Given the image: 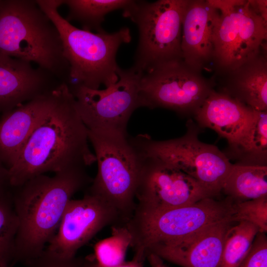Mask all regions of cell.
Returning a JSON list of instances; mask_svg holds the SVG:
<instances>
[{
	"label": "cell",
	"instance_id": "obj_33",
	"mask_svg": "<svg viewBox=\"0 0 267 267\" xmlns=\"http://www.w3.org/2000/svg\"><path fill=\"white\" fill-rule=\"evenodd\" d=\"M0 267H10L8 266H6V265H1L0 266Z\"/></svg>",
	"mask_w": 267,
	"mask_h": 267
},
{
	"label": "cell",
	"instance_id": "obj_11",
	"mask_svg": "<svg viewBox=\"0 0 267 267\" xmlns=\"http://www.w3.org/2000/svg\"><path fill=\"white\" fill-rule=\"evenodd\" d=\"M267 23L248 0L220 12L214 34L212 62L217 74L235 70L267 49Z\"/></svg>",
	"mask_w": 267,
	"mask_h": 267
},
{
	"label": "cell",
	"instance_id": "obj_20",
	"mask_svg": "<svg viewBox=\"0 0 267 267\" xmlns=\"http://www.w3.org/2000/svg\"><path fill=\"white\" fill-rule=\"evenodd\" d=\"M222 191L236 202L267 196V166L233 164Z\"/></svg>",
	"mask_w": 267,
	"mask_h": 267
},
{
	"label": "cell",
	"instance_id": "obj_8",
	"mask_svg": "<svg viewBox=\"0 0 267 267\" xmlns=\"http://www.w3.org/2000/svg\"><path fill=\"white\" fill-rule=\"evenodd\" d=\"M234 202L228 197L223 200L207 197L162 211L134 212L126 223L132 237L131 246L134 253L146 256V250L153 245L183 238L224 220L231 221Z\"/></svg>",
	"mask_w": 267,
	"mask_h": 267
},
{
	"label": "cell",
	"instance_id": "obj_3",
	"mask_svg": "<svg viewBox=\"0 0 267 267\" xmlns=\"http://www.w3.org/2000/svg\"><path fill=\"white\" fill-rule=\"evenodd\" d=\"M59 33L64 56L70 67L68 89L83 86L107 88L119 80L121 68L116 61L119 48L132 39L130 29L123 27L113 33L92 32L78 28L67 21L58 9L63 0H36Z\"/></svg>",
	"mask_w": 267,
	"mask_h": 267
},
{
	"label": "cell",
	"instance_id": "obj_21",
	"mask_svg": "<svg viewBox=\"0 0 267 267\" xmlns=\"http://www.w3.org/2000/svg\"><path fill=\"white\" fill-rule=\"evenodd\" d=\"M234 164L267 166V111H258L253 125L237 144L223 152Z\"/></svg>",
	"mask_w": 267,
	"mask_h": 267
},
{
	"label": "cell",
	"instance_id": "obj_7",
	"mask_svg": "<svg viewBox=\"0 0 267 267\" xmlns=\"http://www.w3.org/2000/svg\"><path fill=\"white\" fill-rule=\"evenodd\" d=\"M182 136L167 140H155L147 134L130 139L142 153L157 158L181 170L195 180L210 197L222 192L232 164L216 146L201 141L200 128L191 120Z\"/></svg>",
	"mask_w": 267,
	"mask_h": 267
},
{
	"label": "cell",
	"instance_id": "obj_15",
	"mask_svg": "<svg viewBox=\"0 0 267 267\" xmlns=\"http://www.w3.org/2000/svg\"><path fill=\"white\" fill-rule=\"evenodd\" d=\"M62 83L40 67L0 53V114L50 92Z\"/></svg>",
	"mask_w": 267,
	"mask_h": 267
},
{
	"label": "cell",
	"instance_id": "obj_10",
	"mask_svg": "<svg viewBox=\"0 0 267 267\" xmlns=\"http://www.w3.org/2000/svg\"><path fill=\"white\" fill-rule=\"evenodd\" d=\"M214 86L213 80L205 78L182 59L167 62L143 74L141 106L163 108L182 116H194Z\"/></svg>",
	"mask_w": 267,
	"mask_h": 267
},
{
	"label": "cell",
	"instance_id": "obj_30",
	"mask_svg": "<svg viewBox=\"0 0 267 267\" xmlns=\"http://www.w3.org/2000/svg\"><path fill=\"white\" fill-rule=\"evenodd\" d=\"M249 3L254 10L264 21L267 23V0H248Z\"/></svg>",
	"mask_w": 267,
	"mask_h": 267
},
{
	"label": "cell",
	"instance_id": "obj_28",
	"mask_svg": "<svg viewBox=\"0 0 267 267\" xmlns=\"http://www.w3.org/2000/svg\"><path fill=\"white\" fill-rule=\"evenodd\" d=\"M30 267H81V263L75 257L65 259L43 252L38 258L30 262Z\"/></svg>",
	"mask_w": 267,
	"mask_h": 267
},
{
	"label": "cell",
	"instance_id": "obj_23",
	"mask_svg": "<svg viewBox=\"0 0 267 267\" xmlns=\"http://www.w3.org/2000/svg\"><path fill=\"white\" fill-rule=\"evenodd\" d=\"M258 232L255 225L246 221L231 225L225 236L219 267H238L249 253Z\"/></svg>",
	"mask_w": 267,
	"mask_h": 267
},
{
	"label": "cell",
	"instance_id": "obj_32",
	"mask_svg": "<svg viewBox=\"0 0 267 267\" xmlns=\"http://www.w3.org/2000/svg\"><path fill=\"white\" fill-rule=\"evenodd\" d=\"M146 258L151 267H169L165 265L163 260L154 254H149L147 255Z\"/></svg>",
	"mask_w": 267,
	"mask_h": 267
},
{
	"label": "cell",
	"instance_id": "obj_12",
	"mask_svg": "<svg viewBox=\"0 0 267 267\" xmlns=\"http://www.w3.org/2000/svg\"><path fill=\"white\" fill-rule=\"evenodd\" d=\"M136 149L140 158V167L135 190L137 203L134 212L162 211L210 197L189 176L170 164Z\"/></svg>",
	"mask_w": 267,
	"mask_h": 267
},
{
	"label": "cell",
	"instance_id": "obj_27",
	"mask_svg": "<svg viewBox=\"0 0 267 267\" xmlns=\"http://www.w3.org/2000/svg\"><path fill=\"white\" fill-rule=\"evenodd\" d=\"M238 267H267V237L265 233H258L249 253Z\"/></svg>",
	"mask_w": 267,
	"mask_h": 267
},
{
	"label": "cell",
	"instance_id": "obj_2",
	"mask_svg": "<svg viewBox=\"0 0 267 267\" xmlns=\"http://www.w3.org/2000/svg\"><path fill=\"white\" fill-rule=\"evenodd\" d=\"M86 169L69 168L52 177L41 175L12 187L19 222L15 262L28 265L42 254L55 234L72 196L92 182Z\"/></svg>",
	"mask_w": 267,
	"mask_h": 267
},
{
	"label": "cell",
	"instance_id": "obj_29",
	"mask_svg": "<svg viewBox=\"0 0 267 267\" xmlns=\"http://www.w3.org/2000/svg\"><path fill=\"white\" fill-rule=\"evenodd\" d=\"M11 188L8 170L0 162V197L8 192Z\"/></svg>",
	"mask_w": 267,
	"mask_h": 267
},
{
	"label": "cell",
	"instance_id": "obj_14",
	"mask_svg": "<svg viewBox=\"0 0 267 267\" xmlns=\"http://www.w3.org/2000/svg\"><path fill=\"white\" fill-rule=\"evenodd\" d=\"M230 220L214 223L183 238L149 247L154 254L181 267H219Z\"/></svg>",
	"mask_w": 267,
	"mask_h": 267
},
{
	"label": "cell",
	"instance_id": "obj_22",
	"mask_svg": "<svg viewBox=\"0 0 267 267\" xmlns=\"http://www.w3.org/2000/svg\"><path fill=\"white\" fill-rule=\"evenodd\" d=\"M131 0H63L68 8L65 19L75 21L83 30L100 32L104 30L102 24L108 13L118 9L124 10Z\"/></svg>",
	"mask_w": 267,
	"mask_h": 267
},
{
	"label": "cell",
	"instance_id": "obj_6",
	"mask_svg": "<svg viewBox=\"0 0 267 267\" xmlns=\"http://www.w3.org/2000/svg\"><path fill=\"white\" fill-rule=\"evenodd\" d=\"M88 137L98 168L87 191L109 203L127 222L136 207L135 190L140 167L139 153L128 136L88 130Z\"/></svg>",
	"mask_w": 267,
	"mask_h": 267
},
{
	"label": "cell",
	"instance_id": "obj_13",
	"mask_svg": "<svg viewBox=\"0 0 267 267\" xmlns=\"http://www.w3.org/2000/svg\"><path fill=\"white\" fill-rule=\"evenodd\" d=\"M125 224L119 213L97 195L86 192L80 199H71L57 231L44 252L71 259L104 227Z\"/></svg>",
	"mask_w": 267,
	"mask_h": 267
},
{
	"label": "cell",
	"instance_id": "obj_17",
	"mask_svg": "<svg viewBox=\"0 0 267 267\" xmlns=\"http://www.w3.org/2000/svg\"><path fill=\"white\" fill-rule=\"evenodd\" d=\"M219 16V10L207 0H189L185 8L182 24V59L197 72L202 73L213 61L214 30Z\"/></svg>",
	"mask_w": 267,
	"mask_h": 267
},
{
	"label": "cell",
	"instance_id": "obj_19",
	"mask_svg": "<svg viewBox=\"0 0 267 267\" xmlns=\"http://www.w3.org/2000/svg\"><path fill=\"white\" fill-rule=\"evenodd\" d=\"M267 49L222 75L219 91L257 111H267Z\"/></svg>",
	"mask_w": 267,
	"mask_h": 267
},
{
	"label": "cell",
	"instance_id": "obj_9",
	"mask_svg": "<svg viewBox=\"0 0 267 267\" xmlns=\"http://www.w3.org/2000/svg\"><path fill=\"white\" fill-rule=\"evenodd\" d=\"M142 75L132 66L121 69L118 81L104 89L83 86L69 89L89 131L128 136L130 118L136 109L142 107L140 89Z\"/></svg>",
	"mask_w": 267,
	"mask_h": 267
},
{
	"label": "cell",
	"instance_id": "obj_25",
	"mask_svg": "<svg viewBox=\"0 0 267 267\" xmlns=\"http://www.w3.org/2000/svg\"><path fill=\"white\" fill-rule=\"evenodd\" d=\"M18 225L11 188L0 197V266L11 267L15 262V238Z\"/></svg>",
	"mask_w": 267,
	"mask_h": 267
},
{
	"label": "cell",
	"instance_id": "obj_16",
	"mask_svg": "<svg viewBox=\"0 0 267 267\" xmlns=\"http://www.w3.org/2000/svg\"><path fill=\"white\" fill-rule=\"evenodd\" d=\"M57 88L1 114L0 162L8 170L16 163L34 130L52 107Z\"/></svg>",
	"mask_w": 267,
	"mask_h": 267
},
{
	"label": "cell",
	"instance_id": "obj_4",
	"mask_svg": "<svg viewBox=\"0 0 267 267\" xmlns=\"http://www.w3.org/2000/svg\"><path fill=\"white\" fill-rule=\"evenodd\" d=\"M0 53L34 62L61 83L69 82L58 31L36 0H0Z\"/></svg>",
	"mask_w": 267,
	"mask_h": 267
},
{
	"label": "cell",
	"instance_id": "obj_31",
	"mask_svg": "<svg viewBox=\"0 0 267 267\" xmlns=\"http://www.w3.org/2000/svg\"><path fill=\"white\" fill-rule=\"evenodd\" d=\"M146 257L141 254L134 253L132 260L124 261L115 267H143Z\"/></svg>",
	"mask_w": 267,
	"mask_h": 267
},
{
	"label": "cell",
	"instance_id": "obj_24",
	"mask_svg": "<svg viewBox=\"0 0 267 267\" xmlns=\"http://www.w3.org/2000/svg\"><path fill=\"white\" fill-rule=\"evenodd\" d=\"M111 229L110 236L95 244L96 262L90 267H115L125 261L132 243V235L126 224L113 225Z\"/></svg>",
	"mask_w": 267,
	"mask_h": 267
},
{
	"label": "cell",
	"instance_id": "obj_5",
	"mask_svg": "<svg viewBox=\"0 0 267 267\" xmlns=\"http://www.w3.org/2000/svg\"><path fill=\"white\" fill-rule=\"evenodd\" d=\"M189 0H132L123 10V16L138 30L133 66L137 71L144 74L164 63L182 59V24Z\"/></svg>",
	"mask_w": 267,
	"mask_h": 267
},
{
	"label": "cell",
	"instance_id": "obj_18",
	"mask_svg": "<svg viewBox=\"0 0 267 267\" xmlns=\"http://www.w3.org/2000/svg\"><path fill=\"white\" fill-rule=\"evenodd\" d=\"M257 112L214 89L193 117L200 128L212 129L232 146L248 133Z\"/></svg>",
	"mask_w": 267,
	"mask_h": 267
},
{
	"label": "cell",
	"instance_id": "obj_26",
	"mask_svg": "<svg viewBox=\"0 0 267 267\" xmlns=\"http://www.w3.org/2000/svg\"><path fill=\"white\" fill-rule=\"evenodd\" d=\"M232 222L246 221L255 225L259 232H267V196L234 202Z\"/></svg>",
	"mask_w": 267,
	"mask_h": 267
},
{
	"label": "cell",
	"instance_id": "obj_1",
	"mask_svg": "<svg viewBox=\"0 0 267 267\" xmlns=\"http://www.w3.org/2000/svg\"><path fill=\"white\" fill-rule=\"evenodd\" d=\"M88 130L67 85L56 90L54 103L34 130L9 171L12 187L47 172L54 173L96 162L88 144Z\"/></svg>",
	"mask_w": 267,
	"mask_h": 267
}]
</instances>
